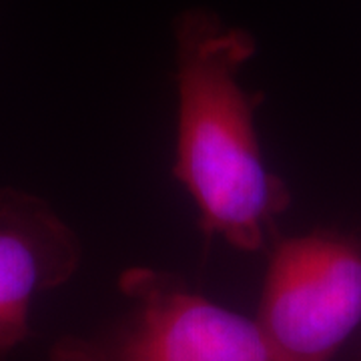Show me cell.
Masks as SVG:
<instances>
[{"label":"cell","instance_id":"obj_2","mask_svg":"<svg viewBox=\"0 0 361 361\" xmlns=\"http://www.w3.org/2000/svg\"><path fill=\"white\" fill-rule=\"evenodd\" d=\"M259 325L289 361H334L361 325V247L315 231L277 243Z\"/></svg>","mask_w":361,"mask_h":361},{"label":"cell","instance_id":"obj_4","mask_svg":"<svg viewBox=\"0 0 361 361\" xmlns=\"http://www.w3.org/2000/svg\"><path fill=\"white\" fill-rule=\"evenodd\" d=\"M78 261L77 235L49 203L0 191V353L25 341L35 297L65 283Z\"/></svg>","mask_w":361,"mask_h":361},{"label":"cell","instance_id":"obj_1","mask_svg":"<svg viewBox=\"0 0 361 361\" xmlns=\"http://www.w3.org/2000/svg\"><path fill=\"white\" fill-rule=\"evenodd\" d=\"M175 37L179 121L173 173L193 197L207 235L239 251H259L291 197L261 155L259 94L239 82L255 40L205 11L183 14Z\"/></svg>","mask_w":361,"mask_h":361},{"label":"cell","instance_id":"obj_3","mask_svg":"<svg viewBox=\"0 0 361 361\" xmlns=\"http://www.w3.org/2000/svg\"><path fill=\"white\" fill-rule=\"evenodd\" d=\"M129 319L103 349L71 345L54 361H289L257 319L189 291L167 273L129 269Z\"/></svg>","mask_w":361,"mask_h":361}]
</instances>
